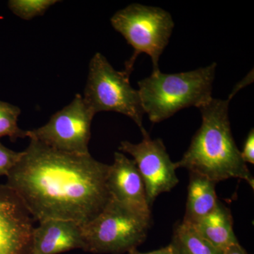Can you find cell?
<instances>
[{"label": "cell", "instance_id": "obj_8", "mask_svg": "<svg viewBox=\"0 0 254 254\" xmlns=\"http://www.w3.org/2000/svg\"><path fill=\"white\" fill-rule=\"evenodd\" d=\"M119 150L133 157L144 183L150 208L159 195L170 191L179 183L176 165L160 138L152 139L146 131L140 143L123 141Z\"/></svg>", "mask_w": 254, "mask_h": 254}, {"label": "cell", "instance_id": "obj_10", "mask_svg": "<svg viewBox=\"0 0 254 254\" xmlns=\"http://www.w3.org/2000/svg\"><path fill=\"white\" fill-rule=\"evenodd\" d=\"M110 197L144 215H151L143 179L134 160L115 152L106 180Z\"/></svg>", "mask_w": 254, "mask_h": 254}, {"label": "cell", "instance_id": "obj_4", "mask_svg": "<svg viewBox=\"0 0 254 254\" xmlns=\"http://www.w3.org/2000/svg\"><path fill=\"white\" fill-rule=\"evenodd\" d=\"M150 224L151 215L110 197L103 210L81 226L82 250L93 254L130 253L145 242Z\"/></svg>", "mask_w": 254, "mask_h": 254}, {"label": "cell", "instance_id": "obj_1", "mask_svg": "<svg viewBox=\"0 0 254 254\" xmlns=\"http://www.w3.org/2000/svg\"><path fill=\"white\" fill-rule=\"evenodd\" d=\"M110 165L91 155L64 153L31 139L6 185L33 220L91 222L110 199L106 180Z\"/></svg>", "mask_w": 254, "mask_h": 254}, {"label": "cell", "instance_id": "obj_16", "mask_svg": "<svg viewBox=\"0 0 254 254\" xmlns=\"http://www.w3.org/2000/svg\"><path fill=\"white\" fill-rule=\"evenodd\" d=\"M57 0H10L8 6L11 11L22 19L31 20L42 16Z\"/></svg>", "mask_w": 254, "mask_h": 254}, {"label": "cell", "instance_id": "obj_18", "mask_svg": "<svg viewBox=\"0 0 254 254\" xmlns=\"http://www.w3.org/2000/svg\"><path fill=\"white\" fill-rule=\"evenodd\" d=\"M241 155L245 163H254V130L252 128L249 133L244 143Z\"/></svg>", "mask_w": 254, "mask_h": 254}, {"label": "cell", "instance_id": "obj_11", "mask_svg": "<svg viewBox=\"0 0 254 254\" xmlns=\"http://www.w3.org/2000/svg\"><path fill=\"white\" fill-rule=\"evenodd\" d=\"M83 249L81 225L71 220L49 219L33 229L28 254H60Z\"/></svg>", "mask_w": 254, "mask_h": 254}, {"label": "cell", "instance_id": "obj_14", "mask_svg": "<svg viewBox=\"0 0 254 254\" xmlns=\"http://www.w3.org/2000/svg\"><path fill=\"white\" fill-rule=\"evenodd\" d=\"M175 254H224V251L200 236L195 229L183 222L174 227L173 239L170 244Z\"/></svg>", "mask_w": 254, "mask_h": 254}, {"label": "cell", "instance_id": "obj_20", "mask_svg": "<svg viewBox=\"0 0 254 254\" xmlns=\"http://www.w3.org/2000/svg\"><path fill=\"white\" fill-rule=\"evenodd\" d=\"M224 254H248L240 243L230 246L224 250Z\"/></svg>", "mask_w": 254, "mask_h": 254}, {"label": "cell", "instance_id": "obj_5", "mask_svg": "<svg viewBox=\"0 0 254 254\" xmlns=\"http://www.w3.org/2000/svg\"><path fill=\"white\" fill-rule=\"evenodd\" d=\"M110 22L134 50L125 63V73L131 75L135 61L141 53L151 58L153 71L160 70V57L168 46L175 27L173 17L168 11L162 8L133 3L119 10Z\"/></svg>", "mask_w": 254, "mask_h": 254}, {"label": "cell", "instance_id": "obj_6", "mask_svg": "<svg viewBox=\"0 0 254 254\" xmlns=\"http://www.w3.org/2000/svg\"><path fill=\"white\" fill-rule=\"evenodd\" d=\"M129 78L130 75L117 71L105 56L96 53L90 62L83 99L95 115L115 112L128 117L143 134L146 132L143 125L145 112L139 93L131 86Z\"/></svg>", "mask_w": 254, "mask_h": 254}, {"label": "cell", "instance_id": "obj_2", "mask_svg": "<svg viewBox=\"0 0 254 254\" xmlns=\"http://www.w3.org/2000/svg\"><path fill=\"white\" fill-rule=\"evenodd\" d=\"M249 74L237 84L226 100L212 98L198 109L202 123L192 138L190 147L177 168H185L190 173L199 174L218 183L229 179H240L254 189V178L241 155L232 136L229 105L234 95L252 83Z\"/></svg>", "mask_w": 254, "mask_h": 254}, {"label": "cell", "instance_id": "obj_15", "mask_svg": "<svg viewBox=\"0 0 254 254\" xmlns=\"http://www.w3.org/2000/svg\"><path fill=\"white\" fill-rule=\"evenodd\" d=\"M21 110L17 106L0 100V138L8 136L11 141L28 137V131L18 126Z\"/></svg>", "mask_w": 254, "mask_h": 254}, {"label": "cell", "instance_id": "obj_9", "mask_svg": "<svg viewBox=\"0 0 254 254\" xmlns=\"http://www.w3.org/2000/svg\"><path fill=\"white\" fill-rule=\"evenodd\" d=\"M33 218L16 193L0 185V254H28Z\"/></svg>", "mask_w": 254, "mask_h": 254}, {"label": "cell", "instance_id": "obj_17", "mask_svg": "<svg viewBox=\"0 0 254 254\" xmlns=\"http://www.w3.org/2000/svg\"><path fill=\"white\" fill-rule=\"evenodd\" d=\"M24 154V150L16 152L0 143V177L7 176Z\"/></svg>", "mask_w": 254, "mask_h": 254}, {"label": "cell", "instance_id": "obj_12", "mask_svg": "<svg viewBox=\"0 0 254 254\" xmlns=\"http://www.w3.org/2000/svg\"><path fill=\"white\" fill-rule=\"evenodd\" d=\"M216 184L199 174L190 173L183 223L193 226L215 208L219 201L215 191Z\"/></svg>", "mask_w": 254, "mask_h": 254}, {"label": "cell", "instance_id": "obj_13", "mask_svg": "<svg viewBox=\"0 0 254 254\" xmlns=\"http://www.w3.org/2000/svg\"><path fill=\"white\" fill-rule=\"evenodd\" d=\"M193 227L195 231L220 250H225L239 242L233 229L230 209L218 201L215 208Z\"/></svg>", "mask_w": 254, "mask_h": 254}, {"label": "cell", "instance_id": "obj_7", "mask_svg": "<svg viewBox=\"0 0 254 254\" xmlns=\"http://www.w3.org/2000/svg\"><path fill=\"white\" fill-rule=\"evenodd\" d=\"M95 115L83 97L77 94L69 105L54 114L44 126L28 131V137L59 151L89 154L88 143Z\"/></svg>", "mask_w": 254, "mask_h": 254}, {"label": "cell", "instance_id": "obj_19", "mask_svg": "<svg viewBox=\"0 0 254 254\" xmlns=\"http://www.w3.org/2000/svg\"><path fill=\"white\" fill-rule=\"evenodd\" d=\"M128 254H175L171 246L169 245L167 247L160 249V250L153 251V252H146V253H142L138 252L137 250L132 251Z\"/></svg>", "mask_w": 254, "mask_h": 254}, {"label": "cell", "instance_id": "obj_3", "mask_svg": "<svg viewBox=\"0 0 254 254\" xmlns=\"http://www.w3.org/2000/svg\"><path fill=\"white\" fill-rule=\"evenodd\" d=\"M217 64L177 73L153 71L138 82V93L145 114L153 123L171 118L190 107L200 108L213 98Z\"/></svg>", "mask_w": 254, "mask_h": 254}]
</instances>
